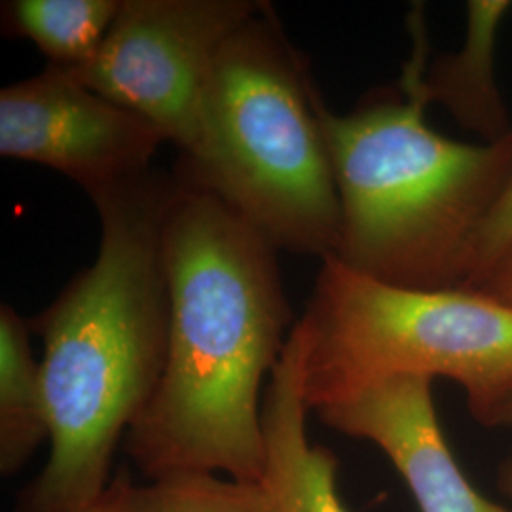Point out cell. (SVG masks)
<instances>
[{
    "label": "cell",
    "instance_id": "cell-9",
    "mask_svg": "<svg viewBox=\"0 0 512 512\" xmlns=\"http://www.w3.org/2000/svg\"><path fill=\"white\" fill-rule=\"evenodd\" d=\"M304 395V336L298 319L262 399L264 478L281 512H348L338 490V459L311 444Z\"/></svg>",
    "mask_w": 512,
    "mask_h": 512
},
{
    "label": "cell",
    "instance_id": "cell-2",
    "mask_svg": "<svg viewBox=\"0 0 512 512\" xmlns=\"http://www.w3.org/2000/svg\"><path fill=\"white\" fill-rule=\"evenodd\" d=\"M175 175L150 169L92 198L99 253L31 321L40 334L50 456L16 512H80L110 486L112 459L145 412L169 348L164 222Z\"/></svg>",
    "mask_w": 512,
    "mask_h": 512
},
{
    "label": "cell",
    "instance_id": "cell-12",
    "mask_svg": "<svg viewBox=\"0 0 512 512\" xmlns=\"http://www.w3.org/2000/svg\"><path fill=\"white\" fill-rule=\"evenodd\" d=\"M2 6L10 33L31 40L48 65L78 69L103 46L122 0H14Z\"/></svg>",
    "mask_w": 512,
    "mask_h": 512
},
{
    "label": "cell",
    "instance_id": "cell-6",
    "mask_svg": "<svg viewBox=\"0 0 512 512\" xmlns=\"http://www.w3.org/2000/svg\"><path fill=\"white\" fill-rule=\"evenodd\" d=\"M266 2L122 0L90 63L65 69L112 101L147 118L183 160L202 148L203 95L220 46Z\"/></svg>",
    "mask_w": 512,
    "mask_h": 512
},
{
    "label": "cell",
    "instance_id": "cell-5",
    "mask_svg": "<svg viewBox=\"0 0 512 512\" xmlns=\"http://www.w3.org/2000/svg\"><path fill=\"white\" fill-rule=\"evenodd\" d=\"M298 327L315 412L401 376L454 380L469 410L512 389V308L478 291L393 287L325 258Z\"/></svg>",
    "mask_w": 512,
    "mask_h": 512
},
{
    "label": "cell",
    "instance_id": "cell-3",
    "mask_svg": "<svg viewBox=\"0 0 512 512\" xmlns=\"http://www.w3.org/2000/svg\"><path fill=\"white\" fill-rule=\"evenodd\" d=\"M414 16L416 48L399 88L372 93L348 114L319 101L340 202L330 258L393 287L459 289L476 234L511 183L512 128L471 145L427 126V42Z\"/></svg>",
    "mask_w": 512,
    "mask_h": 512
},
{
    "label": "cell",
    "instance_id": "cell-18",
    "mask_svg": "<svg viewBox=\"0 0 512 512\" xmlns=\"http://www.w3.org/2000/svg\"><path fill=\"white\" fill-rule=\"evenodd\" d=\"M499 486H501V490L505 492V495L511 499L512 503V452L511 456L503 461V465L499 469Z\"/></svg>",
    "mask_w": 512,
    "mask_h": 512
},
{
    "label": "cell",
    "instance_id": "cell-11",
    "mask_svg": "<svg viewBox=\"0 0 512 512\" xmlns=\"http://www.w3.org/2000/svg\"><path fill=\"white\" fill-rule=\"evenodd\" d=\"M31 321L0 306V473H19L50 440L40 359L31 346Z\"/></svg>",
    "mask_w": 512,
    "mask_h": 512
},
{
    "label": "cell",
    "instance_id": "cell-10",
    "mask_svg": "<svg viewBox=\"0 0 512 512\" xmlns=\"http://www.w3.org/2000/svg\"><path fill=\"white\" fill-rule=\"evenodd\" d=\"M511 2H469L467 40L456 54L440 55L421 78L429 103H440L461 126L492 143L512 128L503 97L497 90L494 48L501 19Z\"/></svg>",
    "mask_w": 512,
    "mask_h": 512
},
{
    "label": "cell",
    "instance_id": "cell-7",
    "mask_svg": "<svg viewBox=\"0 0 512 512\" xmlns=\"http://www.w3.org/2000/svg\"><path fill=\"white\" fill-rule=\"evenodd\" d=\"M164 143L147 118L59 67L0 92L2 158L50 167L90 198L150 171Z\"/></svg>",
    "mask_w": 512,
    "mask_h": 512
},
{
    "label": "cell",
    "instance_id": "cell-14",
    "mask_svg": "<svg viewBox=\"0 0 512 512\" xmlns=\"http://www.w3.org/2000/svg\"><path fill=\"white\" fill-rule=\"evenodd\" d=\"M512 247V179L503 196L495 203L490 217L478 230L465 262L463 283L459 289H471L490 272L495 262Z\"/></svg>",
    "mask_w": 512,
    "mask_h": 512
},
{
    "label": "cell",
    "instance_id": "cell-17",
    "mask_svg": "<svg viewBox=\"0 0 512 512\" xmlns=\"http://www.w3.org/2000/svg\"><path fill=\"white\" fill-rule=\"evenodd\" d=\"M124 484H126V478L118 476L110 482L107 492L101 495L93 505H90L88 509L80 512H118L120 511V503H122V492H124Z\"/></svg>",
    "mask_w": 512,
    "mask_h": 512
},
{
    "label": "cell",
    "instance_id": "cell-16",
    "mask_svg": "<svg viewBox=\"0 0 512 512\" xmlns=\"http://www.w3.org/2000/svg\"><path fill=\"white\" fill-rule=\"evenodd\" d=\"M473 418L486 427L512 429V389L490 403L471 410Z\"/></svg>",
    "mask_w": 512,
    "mask_h": 512
},
{
    "label": "cell",
    "instance_id": "cell-4",
    "mask_svg": "<svg viewBox=\"0 0 512 512\" xmlns=\"http://www.w3.org/2000/svg\"><path fill=\"white\" fill-rule=\"evenodd\" d=\"M321 93L270 4L220 46L203 95L202 148L179 173L275 249L336 253L340 202L319 118Z\"/></svg>",
    "mask_w": 512,
    "mask_h": 512
},
{
    "label": "cell",
    "instance_id": "cell-1",
    "mask_svg": "<svg viewBox=\"0 0 512 512\" xmlns=\"http://www.w3.org/2000/svg\"><path fill=\"white\" fill-rule=\"evenodd\" d=\"M164 262L171 304L164 374L124 448L148 480L219 473L262 482L260 391L296 325L279 251L177 171Z\"/></svg>",
    "mask_w": 512,
    "mask_h": 512
},
{
    "label": "cell",
    "instance_id": "cell-13",
    "mask_svg": "<svg viewBox=\"0 0 512 512\" xmlns=\"http://www.w3.org/2000/svg\"><path fill=\"white\" fill-rule=\"evenodd\" d=\"M118 512H281L262 482L219 473H177L131 484Z\"/></svg>",
    "mask_w": 512,
    "mask_h": 512
},
{
    "label": "cell",
    "instance_id": "cell-15",
    "mask_svg": "<svg viewBox=\"0 0 512 512\" xmlns=\"http://www.w3.org/2000/svg\"><path fill=\"white\" fill-rule=\"evenodd\" d=\"M471 291L486 294L512 308V247L495 262L488 274L471 287Z\"/></svg>",
    "mask_w": 512,
    "mask_h": 512
},
{
    "label": "cell",
    "instance_id": "cell-8",
    "mask_svg": "<svg viewBox=\"0 0 512 512\" xmlns=\"http://www.w3.org/2000/svg\"><path fill=\"white\" fill-rule=\"evenodd\" d=\"M433 380L391 378L317 410L334 431L376 444L403 476L420 512H511L478 494L440 427Z\"/></svg>",
    "mask_w": 512,
    "mask_h": 512
}]
</instances>
